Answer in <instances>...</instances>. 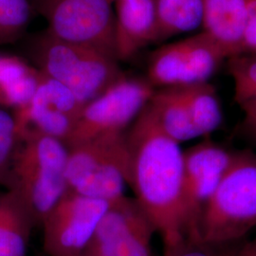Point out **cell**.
<instances>
[{
	"label": "cell",
	"instance_id": "7a4b0ae2",
	"mask_svg": "<svg viewBox=\"0 0 256 256\" xmlns=\"http://www.w3.org/2000/svg\"><path fill=\"white\" fill-rule=\"evenodd\" d=\"M66 162L68 147L55 138L32 133L18 138L3 174L36 225L66 191Z\"/></svg>",
	"mask_w": 256,
	"mask_h": 256
},
{
	"label": "cell",
	"instance_id": "603a6c76",
	"mask_svg": "<svg viewBox=\"0 0 256 256\" xmlns=\"http://www.w3.org/2000/svg\"><path fill=\"white\" fill-rule=\"evenodd\" d=\"M220 246L210 245L202 240L186 239L182 245L164 256H229L230 252H223Z\"/></svg>",
	"mask_w": 256,
	"mask_h": 256
},
{
	"label": "cell",
	"instance_id": "5bb4252c",
	"mask_svg": "<svg viewBox=\"0 0 256 256\" xmlns=\"http://www.w3.org/2000/svg\"><path fill=\"white\" fill-rule=\"evenodd\" d=\"M202 26L226 58L246 54L244 0H202Z\"/></svg>",
	"mask_w": 256,
	"mask_h": 256
},
{
	"label": "cell",
	"instance_id": "ac0fdd59",
	"mask_svg": "<svg viewBox=\"0 0 256 256\" xmlns=\"http://www.w3.org/2000/svg\"><path fill=\"white\" fill-rule=\"evenodd\" d=\"M202 0H156L154 42L191 32L202 25Z\"/></svg>",
	"mask_w": 256,
	"mask_h": 256
},
{
	"label": "cell",
	"instance_id": "4fadbf2b",
	"mask_svg": "<svg viewBox=\"0 0 256 256\" xmlns=\"http://www.w3.org/2000/svg\"><path fill=\"white\" fill-rule=\"evenodd\" d=\"M116 57L126 61L154 42L156 0H114Z\"/></svg>",
	"mask_w": 256,
	"mask_h": 256
},
{
	"label": "cell",
	"instance_id": "4316f807",
	"mask_svg": "<svg viewBox=\"0 0 256 256\" xmlns=\"http://www.w3.org/2000/svg\"><path fill=\"white\" fill-rule=\"evenodd\" d=\"M248 128H250V130H252L254 132V135L256 138V124H248Z\"/></svg>",
	"mask_w": 256,
	"mask_h": 256
},
{
	"label": "cell",
	"instance_id": "8fae6325",
	"mask_svg": "<svg viewBox=\"0 0 256 256\" xmlns=\"http://www.w3.org/2000/svg\"><path fill=\"white\" fill-rule=\"evenodd\" d=\"M84 106L82 102L64 84L42 74L32 100L25 106L14 110L18 138L38 133L64 144Z\"/></svg>",
	"mask_w": 256,
	"mask_h": 256
},
{
	"label": "cell",
	"instance_id": "5b68a950",
	"mask_svg": "<svg viewBox=\"0 0 256 256\" xmlns=\"http://www.w3.org/2000/svg\"><path fill=\"white\" fill-rule=\"evenodd\" d=\"M36 61L42 74L64 84L84 104L99 97L124 75L115 57L48 34L37 46Z\"/></svg>",
	"mask_w": 256,
	"mask_h": 256
},
{
	"label": "cell",
	"instance_id": "7402d4cb",
	"mask_svg": "<svg viewBox=\"0 0 256 256\" xmlns=\"http://www.w3.org/2000/svg\"><path fill=\"white\" fill-rule=\"evenodd\" d=\"M18 144L14 117L0 108V176L6 171Z\"/></svg>",
	"mask_w": 256,
	"mask_h": 256
},
{
	"label": "cell",
	"instance_id": "d4e9b609",
	"mask_svg": "<svg viewBox=\"0 0 256 256\" xmlns=\"http://www.w3.org/2000/svg\"><path fill=\"white\" fill-rule=\"evenodd\" d=\"M240 108L245 113L247 124H256V97L243 102Z\"/></svg>",
	"mask_w": 256,
	"mask_h": 256
},
{
	"label": "cell",
	"instance_id": "9a60e30c",
	"mask_svg": "<svg viewBox=\"0 0 256 256\" xmlns=\"http://www.w3.org/2000/svg\"><path fill=\"white\" fill-rule=\"evenodd\" d=\"M36 223L18 196L0 192V256H26Z\"/></svg>",
	"mask_w": 256,
	"mask_h": 256
},
{
	"label": "cell",
	"instance_id": "2e32d148",
	"mask_svg": "<svg viewBox=\"0 0 256 256\" xmlns=\"http://www.w3.org/2000/svg\"><path fill=\"white\" fill-rule=\"evenodd\" d=\"M42 77L39 70L18 57L0 54V108L14 110L32 100Z\"/></svg>",
	"mask_w": 256,
	"mask_h": 256
},
{
	"label": "cell",
	"instance_id": "277c9868",
	"mask_svg": "<svg viewBox=\"0 0 256 256\" xmlns=\"http://www.w3.org/2000/svg\"><path fill=\"white\" fill-rule=\"evenodd\" d=\"M129 176L126 132L68 148L66 190L112 204L124 194Z\"/></svg>",
	"mask_w": 256,
	"mask_h": 256
},
{
	"label": "cell",
	"instance_id": "8992f818",
	"mask_svg": "<svg viewBox=\"0 0 256 256\" xmlns=\"http://www.w3.org/2000/svg\"><path fill=\"white\" fill-rule=\"evenodd\" d=\"M155 90L146 78L124 75L99 97L84 104L64 142L66 146L70 148L102 136L126 133Z\"/></svg>",
	"mask_w": 256,
	"mask_h": 256
},
{
	"label": "cell",
	"instance_id": "484cf974",
	"mask_svg": "<svg viewBox=\"0 0 256 256\" xmlns=\"http://www.w3.org/2000/svg\"><path fill=\"white\" fill-rule=\"evenodd\" d=\"M229 256H256V238L247 242L239 250L230 252Z\"/></svg>",
	"mask_w": 256,
	"mask_h": 256
},
{
	"label": "cell",
	"instance_id": "30bf717a",
	"mask_svg": "<svg viewBox=\"0 0 256 256\" xmlns=\"http://www.w3.org/2000/svg\"><path fill=\"white\" fill-rule=\"evenodd\" d=\"M154 232L135 198L124 196L110 204L84 256H152Z\"/></svg>",
	"mask_w": 256,
	"mask_h": 256
},
{
	"label": "cell",
	"instance_id": "44dd1931",
	"mask_svg": "<svg viewBox=\"0 0 256 256\" xmlns=\"http://www.w3.org/2000/svg\"><path fill=\"white\" fill-rule=\"evenodd\" d=\"M30 18L28 0H0V43L18 38L27 27Z\"/></svg>",
	"mask_w": 256,
	"mask_h": 256
},
{
	"label": "cell",
	"instance_id": "83f0119b",
	"mask_svg": "<svg viewBox=\"0 0 256 256\" xmlns=\"http://www.w3.org/2000/svg\"><path fill=\"white\" fill-rule=\"evenodd\" d=\"M111 1H112V2H114V0H111Z\"/></svg>",
	"mask_w": 256,
	"mask_h": 256
},
{
	"label": "cell",
	"instance_id": "d6986e66",
	"mask_svg": "<svg viewBox=\"0 0 256 256\" xmlns=\"http://www.w3.org/2000/svg\"><path fill=\"white\" fill-rule=\"evenodd\" d=\"M198 137H208L220 128L222 110L214 86L209 82L180 86Z\"/></svg>",
	"mask_w": 256,
	"mask_h": 256
},
{
	"label": "cell",
	"instance_id": "cb8c5ba5",
	"mask_svg": "<svg viewBox=\"0 0 256 256\" xmlns=\"http://www.w3.org/2000/svg\"><path fill=\"white\" fill-rule=\"evenodd\" d=\"M246 9L245 52L256 54V0H244Z\"/></svg>",
	"mask_w": 256,
	"mask_h": 256
},
{
	"label": "cell",
	"instance_id": "ffe728a7",
	"mask_svg": "<svg viewBox=\"0 0 256 256\" xmlns=\"http://www.w3.org/2000/svg\"><path fill=\"white\" fill-rule=\"evenodd\" d=\"M229 74L239 106L256 97V54H242L229 58Z\"/></svg>",
	"mask_w": 256,
	"mask_h": 256
},
{
	"label": "cell",
	"instance_id": "e0dca14e",
	"mask_svg": "<svg viewBox=\"0 0 256 256\" xmlns=\"http://www.w3.org/2000/svg\"><path fill=\"white\" fill-rule=\"evenodd\" d=\"M158 124L176 142L198 138L180 86L155 90L148 102Z\"/></svg>",
	"mask_w": 256,
	"mask_h": 256
},
{
	"label": "cell",
	"instance_id": "ba28073f",
	"mask_svg": "<svg viewBox=\"0 0 256 256\" xmlns=\"http://www.w3.org/2000/svg\"><path fill=\"white\" fill-rule=\"evenodd\" d=\"M224 59L220 46L202 32L154 52L146 79L154 88H162L209 82Z\"/></svg>",
	"mask_w": 256,
	"mask_h": 256
},
{
	"label": "cell",
	"instance_id": "9c48e42d",
	"mask_svg": "<svg viewBox=\"0 0 256 256\" xmlns=\"http://www.w3.org/2000/svg\"><path fill=\"white\" fill-rule=\"evenodd\" d=\"M110 203L66 190L41 222L48 256H84Z\"/></svg>",
	"mask_w": 256,
	"mask_h": 256
},
{
	"label": "cell",
	"instance_id": "52a82bcc",
	"mask_svg": "<svg viewBox=\"0 0 256 256\" xmlns=\"http://www.w3.org/2000/svg\"><path fill=\"white\" fill-rule=\"evenodd\" d=\"M111 0H45L48 34L116 57V19ZM118 60V59H117Z\"/></svg>",
	"mask_w": 256,
	"mask_h": 256
},
{
	"label": "cell",
	"instance_id": "7c38bea8",
	"mask_svg": "<svg viewBox=\"0 0 256 256\" xmlns=\"http://www.w3.org/2000/svg\"><path fill=\"white\" fill-rule=\"evenodd\" d=\"M232 154L209 140L183 152V205L190 239L202 240L200 223L203 210L227 169Z\"/></svg>",
	"mask_w": 256,
	"mask_h": 256
},
{
	"label": "cell",
	"instance_id": "3957f363",
	"mask_svg": "<svg viewBox=\"0 0 256 256\" xmlns=\"http://www.w3.org/2000/svg\"><path fill=\"white\" fill-rule=\"evenodd\" d=\"M256 227V155L232 153L230 162L202 214L200 236L222 246Z\"/></svg>",
	"mask_w": 256,
	"mask_h": 256
},
{
	"label": "cell",
	"instance_id": "6da1fadb",
	"mask_svg": "<svg viewBox=\"0 0 256 256\" xmlns=\"http://www.w3.org/2000/svg\"><path fill=\"white\" fill-rule=\"evenodd\" d=\"M126 142L128 184L168 254L189 238L183 205V152L160 128L148 104L126 131Z\"/></svg>",
	"mask_w": 256,
	"mask_h": 256
}]
</instances>
